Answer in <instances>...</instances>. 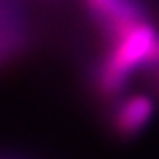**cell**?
<instances>
[{
    "instance_id": "3957f363",
    "label": "cell",
    "mask_w": 159,
    "mask_h": 159,
    "mask_svg": "<svg viewBox=\"0 0 159 159\" xmlns=\"http://www.w3.org/2000/svg\"><path fill=\"white\" fill-rule=\"evenodd\" d=\"M155 115V104L148 94H130L113 109L111 127L121 138L138 136Z\"/></svg>"
},
{
    "instance_id": "7a4b0ae2",
    "label": "cell",
    "mask_w": 159,
    "mask_h": 159,
    "mask_svg": "<svg viewBox=\"0 0 159 159\" xmlns=\"http://www.w3.org/2000/svg\"><path fill=\"white\" fill-rule=\"evenodd\" d=\"M83 6L104 39L148 19L142 0H83Z\"/></svg>"
},
{
    "instance_id": "6da1fadb",
    "label": "cell",
    "mask_w": 159,
    "mask_h": 159,
    "mask_svg": "<svg viewBox=\"0 0 159 159\" xmlns=\"http://www.w3.org/2000/svg\"><path fill=\"white\" fill-rule=\"evenodd\" d=\"M106 42L107 48L94 69V88L100 96L117 98L134 73L159 67V29L150 19L130 25Z\"/></svg>"
}]
</instances>
